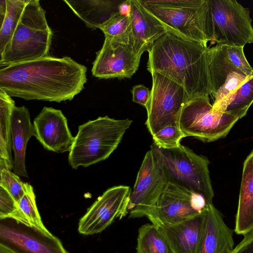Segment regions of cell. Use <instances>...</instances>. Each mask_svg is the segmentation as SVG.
<instances>
[{
    "label": "cell",
    "mask_w": 253,
    "mask_h": 253,
    "mask_svg": "<svg viewBox=\"0 0 253 253\" xmlns=\"http://www.w3.org/2000/svg\"><path fill=\"white\" fill-rule=\"evenodd\" d=\"M0 67V89L26 100H71L87 81L86 67L68 56L48 55Z\"/></svg>",
    "instance_id": "obj_1"
},
{
    "label": "cell",
    "mask_w": 253,
    "mask_h": 253,
    "mask_svg": "<svg viewBox=\"0 0 253 253\" xmlns=\"http://www.w3.org/2000/svg\"><path fill=\"white\" fill-rule=\"evenodd\" d=\"M209 47L167 31L148 52L147 70L160 73L181 85L190 99L211 93Z\"/></svg>",
    "instance_id": "obj_2"
},
{
    "label": "cell",
    "mask_w": 253,
    "mask_h": 253,
    "mask_svg": "<svg viewBox=\"0 0 253 253\" xmlns=\"http://www.w3.org/2000/svg\"><path fill=\"white\" fill-rule=\"evenodd\" d=\"M167 30L205 45L213 41L209 0H138Z\"/></svg>",
    "instance_id": "obj_3"
},
{
    "label": "cell",
    "mask_w": 253,
    "mask_h": 253,
    "mask_svg": "<svg viewBox=\"0 0 253 253\" xmlns=\"http://www.w3.org/2000/svg\"><path fill=\"white\" fill-rule=\"evenodd\" d=\"M132 123L128 119L116 120L106 116L79 126L69 154L71 167H87L107 159Z\"/></svg>",
    "instance_id": "obj_4"
},
{
    "label": "cell",
    "mask_w": 253,
    "mask_h": 253,
    "mask_svg": "<svg viewBox=\"0 0 253 253\" xmlns=\"http://www.w3.org/2000/svg\"><path fill=\"white\" fill-rule=\"evenodd\" d=\"M52 38L38 0H28L13 36L0 54V66L48 56Z\"/></svg>",
    "instance_id": "obj_5"
},
{
    "label": "cell",
    "mask_w": 253,
    "mask_h": 253,
    "mask_svg": "<svg viewBox=\"0 0 253 253\" xmlns=\"http://www.w3.org/2000/svg\"><path fill=\"white\" fill-rule=\"evenodd\" d=\"M153 145L162 158L169 183L202 196L208 204L212 203L214 193L207 157L182 145L171 149Z\"/></svg>",
    "instance_id": "obj_6"
},
{
    "label": "cell",
    "mask_w": 253,
    "mask_h": 253,
    "mask_svg": "<svg viewBox=\"0 0 253 253\" xmlns=\"http://www.w3.org/2000/svg\"><path fill=\"white\" fill-rule=\"evenodd\" d=\"M239 119L213 108L209 97L190 99L183 106L178 126L186 136L211 142L227 135Z\"/></svg>",
    "instance_id": "obj_7"
},
{
    "label": "cell",
    "mask_w": 253,
    "mask_h": 253,
    "mask_svg": "<svg viewBox=\"0 0 253 253\" xmlns=\"http://www.w3.org/2000/svg\"><path fill=\"white\" fill-rule=\"evenodd\" d=\"M152 86L146 109L147 128L154 135L169 125H178V119L184 105L190 99L180 84L155 71H151Z\"/></svg>",
    "instance_id": "obj_8"
},
{
    "label": "cell",
    "mask_w": 253,
    "mask_h": 253,
    "mask_svg": "<svg viewBox=\"0 0 253 253\" xmlns=\"http://www.w3.org/2000/svg\"><path fill=\"white\" fill-rule=\"evenodd\" d=\"M169 183L162 158L152 144L138 170L127 205L129 218L146 216Z\"/></svg>",
    "instance_id": "obj_9"
},
{
    "label": "cell",
    "mask_w": 253,
    "mask_h": 253,
    "mask_svg": "<svg viewBox=\"0 0 253 253\" xmlns=\"http://www.w3.org/2000/svg\"><path fill=\"white\" fill-rule=\"evenodd\" d=\"M213 41L218 44L244 47L253 43L250 11L235 0H209Z\"/></svg>",
    "instance_id": "obj_10"
},
{
    "label": "cell",
    "mask_w": 253,
    "mask_h": 253,
    "mask_svg": "<svg viewBox=\"0 0 253 253\" xmlns=\"http://www.w3.org/2000/svg\"><path fill=\"white\" fill-rule=\"evenodd\" d=\"M209 204L202 196L169 183L146 217L157 225L173 224L202 213Z\"/></svg>",
    "instance_id": "obj_11"
},
{
    "label": "cell",
    "mask_w": 253,
    "mask_h": 253,
    "mask_svg": "<svg viewBox=\"0 0 253 253\" xmlns=\"http://www.w3.org/2000/svg\"><path fill=\"white\" fill-rule=\"evenodd\" d=\"M0 244L15 253H68L60 240L49 231L11 218L0 219Z\"/></svg>",
    "instance_id": "obj_12"
},
{
    "label": "cell",
    "mask_w": 253,
    "mask_h": 253,
    "mask_svg": "<svg viewBox=\"0 0 253 253\" xmlns=\"http://www.w3.org/2000/svg\"><path fill=\"white\" fill-rule=\"evenodd\" d=\"M129 186H116L108 189L99 197L80 218L78 230L83 235H90L101 232L117 218L127 213L131 194Z\"/></svg>",
    "instance_id": "obj_13"
},
{
    "label": "cell",
    "mask_w": 253,
    "mask_h": 253,
    "mask_svg": "<svg viewBox=\"0 0 253 253\" xmlns=\"http://www.w3.org/2000/svg\"><path fill=\"white\" fill-rule=\"evenodd\" d=\"M140 58L130 44L106 36L96 53L92 74L99 79L131 78L138 70Z\"/></svg>",
    "instance_id": "obj_14"
},
{
    "label": "cell",
    "mask_w": 253,
    "mask_h": 253,
    "mask_svg": "<svg viewBox=\"0 0 253 253\" xmlns=\"http://www.w3.org/2000/svg\"><path fill=\"white\" fill-rule=\"evenodd\" d=\"M35 136L44 149L56 153L70 152L75 137L60 110L44 107L33 122Z\"/></svg>",
    "instance_id": "obj_15"
},
{
    "label": "cell",
    "mask_w": 253,
    "mask_h": 253,
    "mask_svg": "<svg viewBox=\"0 0 253 253\" xmlns=\"http://www.w3.org/2000/svg\"><path fill=\"white\" fill-rule=\"evenodd\" d=\"M130 17L129 44L135 53L141 57L145 51L149 52L154 42L168 31L138 0H130Z\"/></svg>",
    "instance_id": "obj_16"
},
{
    "label": "cell",
    "mask_w": 253,
    "mask_h": 253,
    "mask_svg": "<svg viewBox=\"0 0 253 253\" xmlns=\"http://www.w3.org/2000/svg\"><path fill=\"white\" fill-rule=\"evenodd\" d=\"M206 210L179 222L158 225L174 253H198Z\"/></svg>",
    "instance_id": "obj_17"
},
{
    "label": "cell",
    "mask_w": 253,
    "mask_h": 253,
    "mask_svg": "<svg viewBox=\"0 0 253 253\" xmlns=\"http://www.w3.org/2000/svg\"><path fill=\"white\" fill-rule=\"evenodd\" d=\"M234 248L232 230L212 203L209 204L198 253H232Z\"/></svg>",
    "instance_id": "obj_18"
},
{
    "label": "cell",
    "mask_w": 253,
    "mask_h": 253,
    "mask_svg": "<svg viewBox=\"0 0 253 253\" xmlns=\"http://www.w3.org/2000/svg\"><path fill=\"white\" fill-rule=\"evenodd\" d=\"M11 137L14 152L13 171L19 176L28 177L25 166L27 143L35 133L29 110L25 106H15L11 119Z\"/></svg>",
    "instance_id": "obj_19"
},
{
    "label": "cell",
    "mask_w": 253,
    "mask_h": 253,
    "mask_svg": "<svg viewBox=\"0 0 253 253\" xmlns=\"http://www.w3.org/2000/svg\"><path fill=\"white\" fill-rule=\"evenodd\" d=\"M234 231L243 236L253 231V150L243 165Z\"/></svg>",
    "instance_id": "obj_20"
},
{
    "label": "cell",
    "mask_w": 253,
    "mask_h": 253,
    "mask_svg": "<svg viewBox=\"0 0 253 253\" xmlns=\"http://www.w3.org/2000/svg\"><path fill=\"white\" fill-rule=\"evenodd\" d=\"M124 0H83L64 1L72 11L90 28H99L120 12Z\"/></svg>",
    "instance_id": "obj_21"
},
{
    "label": "cell",
    "mask_w": 253,
    "mask_h": 253,
    "mask_svg": "<svg viewBox=\"0 0 253 253\" xmlns=\"http://www.w3.org/2000/svg\"><path fill=\"white\" fill-rule=\"evenodd\" d=\"M14 101L0 89V166L13 169L11 119Z\"/></svg>",
    "instance_id": "obj_22"
},
{
    "label": "cell",
    "mask_w": 253,
    "mask_h": 253,
    "mask_svg": "<svg viewBox=\"0 0 253 253\" xmlns=\"http://www.w3.org/2000/svg\"><path fill=\"white\" fill-rule=\"evenodd\" d=\"M208 59L211 86V95L213 96L231 73L240 71L234 65L219 44L209 47Z\"/></svg>",
    "instance_id": "obj_23"
},
{
    "label": "cell",
    "mask_w": 253,
    "mask_h": 253,
    "mask_svg": "<svg viewBox=\"0 0 253 253\" xmlns=\"http://www.w3.org/2000/svg\"><path fill=\"white\" fill-rule=\"evenodd\" d=\"M136 250V253H174L159 226L152 223L139 228Z\"/></svg>",
    "instance_id": "obj_24"
},
{
    "label": "cell",
    "mask_w": 253,
    "mask_h": 253,
    "mask_svg": "<svg viewBox=\"0 0 253 253\" xmlns=\"http://www.w3.org/2000/svg\"><path fill=\"white\" fill-rule=\"evenodd\" d=\"M28 0H6V12L0 28V54L11 40Z\"/></svg>",
    "instance_id": "obj_25"
},
{
    "label": "cell",
    "mask_w": 253,
    "mask_h": 253,
    "mask_svg": "<svg viewBox=\"0 0 253 253\" xmlns=\"http://www.w3.org/2000/svg\"><path fill=\"white\" fill-rule=\"evenodd\" d=\"M248 76L240 71L231 73L213 96L214 98L212 104L213 108L221 112H226L228 106L234 100L239 88Z\"/></svg>",
    "instance_id": "obj_26"
},
{
    "label": "cell",
    "mask_w": 253,
    "mask_h": 253,
    "mask_svg": "<svg viewBox=\"0 0 253 253\" xmlns=\"http://www.w3.org/2000/svg\"><path fill=\"white\" fill-rule=\"evenodd\" d=\"M99 29L103 32L105 37H109L118 42L129 44L131 32L130 15L124 14L119 12Z\"/></svg>",
    "instance_id": "obj_27"
},
{
    "label": "cell",
    "mask_w": 253,
    "mask_h": 253,
    "mask_svg": "<svg viewBox=\"0 0 253 253\" xmlns=\"http://www.w3.org/2000/svg\"><path fill=\"white\" fill-rule=\"evenodd\" d=\"M19 208L24 216L26 225L35 227L44 232L49 231L41 219L36 202V196L33 187L29 184L23 196L18 203Z\"/></svg>",
    "instance_id": "obj_28"
},
{
    "label": "cell",
    "mask_w": 253,
    "mask_h": 253,
    "mask_svg": "<svg viewBox=\"0 0 253 253\" xmlns=\"http://www.w3.org/2000/svg\"><path fill=\"white\" fill-rule=\"evenodd\" d=\"M253 103V72L241 85L233 102L226 112L239 119L244 117Z\"/></svg>",
    "instance_id": "obj_29"
},
{
    "label": "cell",
    "mask_w": 253,
    "mask_h": 253,
    "mask_svg": "<svg viewBox=\"0 0 253 253\" xmlns=\"http://www.w3.org/2000/svg\"><path fill=\"white\" fill-rule=\"evenodd\" d=\"M0 186H2L18 203L25 194L28 183L21 181L19 175L10 169L0 166Z\"/></svg>",
    "instance_id": "obj_30"
},
{
    "label": "cell",
    "mask_w": 253,
    "mask_h": 253,
    "mask_svg": "<svg viewBox=\"0 0 253 253\" xmlns=\"http://www.w3.org/2000/svg\"><path fill=\"white\" fill-rule=\"evenodd\" d=\"M186 137L178 125L165 126L154 135V144L159 147L171 149L179 146L181 139Z\"/></svg>",
    "instance_id": "obj_31"
},
{
    "label": "cell",
    "mask_w": 253,
    "mask_h": 253,
    "mask_svg": "<svg viewBox=\"0 0 253 253\" xmlns=\"http://www.w3.org/2000/svg\"><path fill=\"white\" fill-rule=\"evenodd\" d=\"M11 218L26 224L17 202L0 186V219Z\"/></svg>",
    "instance_id": "obj_32"
},
{
    "label": "cell",
    "mask_w": 253,
    "mask_h": 253,
    "mask_svg": "<svg viewBox=\"0 0 253 253\" xmlns=\"http://www.w3.org/2000/svg\"><path fill=\"white\" fill-rule=\"evenodd\" d=\"M218 44V43H217ZM236 67L247 76L253 72V68L248 62L244 52V47L219 44Z\"/></svg>",
    "instance_id": "obj_33"
},
{
    "label": "cell",
    "mask_w": 253,
    "mask_h": 253,
    "mask_svg": "<svg viewBox=\"0 0 253 253\" xmlns=\"http://www.w3.org/2000/svg\"><path fill=\"white\" fill-rule=\"evenodd\" d=\"M132 100L145 108L147 107L150 96V90L143 84H137L131 90Z\"/></svg>",
    "instance_id": "obj_34"
},
{
    "label": "cell",
    "mask_w": 253,
    "mask_h": 253,
    "mask_svg": "<svg viewBox=\"0 0 253 253\" xmlns=\"http://www.w3.org/2000/svg\"><path fill=\"white\" fill-rule=\"evenodd\" d=\"M232 253H253V231L244 236Z\"/></svg>",
    "instance_id": "obj_35"
},
{
    "label": "cell",
    "mask_w": 253,
    "mask_h": 253,
    "mask_svg": "<svg viewBox=\"0 0 253 253\" xmlns=\"http://www.w3.org/2000/svg\"><path fill=\"white\" fill-rule=\"evenodd\" d=\"M7 3L6 0H0V25L5 17L6 12Z\"/></svg>",
    "instance_id": "obj_36"
},
{
    "label": "cell",
    "mask_w": 253,
    "mask_h": 253,
    "mask_svg": "<svg viewBox=\"0 0 253 253\" xmlns=\"http://www.w3.org/2000/svg\"><path fill=\"white\" fill-rule=\"evenodd\" d=\"M0 253H15L8 248L0 244Z\"/></svg>",
    "instance_id": "obj_37"
}]
</instances>
